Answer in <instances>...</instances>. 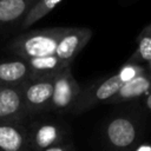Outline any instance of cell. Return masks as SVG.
Here are the masks:
<instances>
[{
  "label": "cell",
  "mask_w": 151,
  "mask_h": 151,
  "mask_svg": "<svg viewBox=\"0 0 151 151\" xmlns=\"http://www.w3.org/2000/svg\"><path fill=\"white\" fill-rule=\"evenodd\" d=\"M145 71H147V68H145L140 64L126 61L112 76L101 79L83 90L80 98L72 110V113H83L99 104H107L109 100L116 96V93L125 83L144 73Z\"/></svg>",
  "instance_id": "1"
},
{
  "label": "cell",
  "mask_w": 151,
  "mask_h": 151,
  "mask_svg": "<svg viewBox=\"0 0 151 151\" xmlns=\"http://www.w3.org/2000/svg\"><path fill=\"white\" fill-rule=\"evenodd\" d=\"M68 28L70 27H51L25 32L8 44V50L22 59L54 55L60 39Z\"/></svg>",
  "instance_id": "2"
},
{
  "label": "cell",
  "mask_w": 151,
  "mask_h": 151,
  "mask_svg": "<svg viewBox=\"0 0 151 151\" xmlns=\"http://www.w3.org/2000/svg\"><path fill=\"white\" fill-rule=\"evenodd\" d=\"M83 88L72 74L71 67L63 70L53 78V94L50 111L66 112L73 110L80 98Z\"/></svg>",
  "instance_id": "3"
},
{
  "label": "cell",
  "mask_w": 151,
  "mask_h": 151,
  "mask_svg": "<svg viewBox=\"0 0 151 151\" xmlns=\"http://www.w3.org/2000/svg\"><path fill=\"white\" fill-rule=\"evenodd\" d=\"M53 94V78L29 79L22 85V98L27 114L50 111Z\"/></svg>",
  "instance_id": "4"
},
{
  "label": "cell",
  "mask_w": 151,
  "mask_h": 151,
  "mask_svg": "<svg viewBox=\"0 0 151 151\" xmlns=\"http://www.w3.org/2000/svg\"><path fill=\"white\" fill-rule=\"evenodd\" d=\"M138 137L136 120L127 116H117L105 126V138L111 147L116 150L129 149Z\"/></svg>",
  "instance_id": "5"
},
{
  "label": "cell",
  "mask_w": 151,
  "mask_h": 151,
  "mask_svg": "<svg viewBox=\"0 0 151 151\" xmlns=\"http://www.w3.org/2000/svg\"><path fill=\"white\" fill-rule=\"evenodd\" d=\"M27 116L22 98V86L0 85V122L21 123Z\"/></svg>",
  "instance_id": "6"
},
{
  "label": "cell",
  "mask_w": 151,
  "mask_h": 151,
  "mask_svg": "<svg viewBox=\"0 0 151 151\" xmlns=\"http://www.w3.org/2000/svg\"><path fill=\"white\" fill-rule=\"evenodd\" d=\"M92 34L93 32L88 27H70L60 39L55 55L64 63L72 65L76 57L92 38Z\"/></svg>",
  "instance_id": "7"
},
{
  "label": "cell",
  "mask_w": 151,
  "mask_h": 151,
  "mask_svg": "<svg viewBox=\"0 0 151 151\" xmlns=\"http://www.w3.org/2000/svg\"><path fill=\"white\" fill-rule=\"evenodd\" d=\"M29 142L37 151H44L59 145L64 138L63 127L53 122H37L28 132Z\"/></svg>",
  "instance_id": "8"
},
{
  "label": "cell",
  "mask_w": 151,
  "mask_h": 151,
  "mask_svg": "<svg viewBox=\"0 0 151 151\" xmlns=\"http://www.w3.org/2000/svg\"><path fill=\"white\" fill-rule=\"evenodd\" d=\"M28 131L21 123L0 122V151H26Z\"/></svg>",
  "instance_id": "9"
},
{
  "label": "cell",
  "mask_w": 151,
  "mask_h": 151,
  "mask_svg": "<svg viewBox=\"0 0 151 151\" xmlns=\"http://www.w3.org/2000/svg\"><path fill=\"white\" fill-rule=\"evenodd\" d=\"M31 78V67L26 59L17 58L0 61V85L22 86Z\"/></svg>",
  "instance_id": "10"
},
{
  "label": "cell",
  "mask_w": 151,
  "mask_h": 151,
  "mask_svg": "<svg viewBox=\"0 0 151 151\" xmlns=\"http://www.w3.org/2000/svg\"><path fill=\"white\" fill-rule=\"evenodd\" d=\"M151 92V73L145 71L144 73L134 77L133 79L125 83L113 98L107 104H119L130 101L140 97H146Z\"/></svg>",
  "instance_id": "11"
},
{
  "label": "cell",
  "mask_w": 151,
  "mask_h": 151,
  "mask_svg": "<svg viewBox=\"0 0 151 151\" xmlns=\"http://www.w3.org/2000/svg\"><path fill=\"white\" fill-rule=\"evenodd\" d=\"M31 67V78L29 79H44V78H54L63 70L71 67V65L60 60L55 54L41 58L26 59Z\"/></svg>",
  "instance_id": "12"
},
{
  "label": "cell",
  "mask_w": 151,
  "mask_h": 151,
  "mask_svg": "<svg viewBox=\"0 0 151 151\" xmlns=\"http://www.w3.org/2000/svg\"><path fill=\"white\" fill-rule=\"evenodd\" d=\"M37 0H0V26L24 20Z\"/></svg>",
  "instance_id": "13"
},
{
  "label": "cell",
  "mask_w": 151,
  "mask_h": 151,
  "mask_svg": "<svg viewBox=\"0 0 151 151\" xmlns=\"http://www.w3.org/2000/svg\"><path fill=\"white\" fill-rule=\"evenodd\" d=\"M137 48L127 61L131 63H151V22L143 28V31L138 34L137 39Z\"/></svg>",
  "instance_id": "14"
},
{
  "label": "cell",
  "mask_w": 151,
  "mask_h": 151,
  "mask_svg": "<svg viewBox=\"0 0 151 151\" xmlns=\"http://www.w3.org/2000/svg\"><path fill=\"white\" fill-rule=\"evenodd\" d=\"M63 0H37L34 5L31 7L28 13L22 20L21 27L28 28L40 19H42L45 15H47L57 5H59Z\"/></svg>",
  "instance_id": "15"
},
{
  "label": "cell",
  "mask_w": 151,
  "mask_h": 151,
  "mask_svg": "<svg viewBox=\"0 0 151 151\" xmlns=\"http://www.w3.org/2000/svg\"><path fill=\"white\" fill-rule=\"evenodd\" d=\"M44 151H68V149H67L66 146H63L61 144H59V145L52 146V147H50V149H46V150H44Z\"/></svg>",
  "instance_id": "16"
},
{
  "label": "cell",
  "mask_w": 151,
  "mask_h": 151,
  "mask_svg": "<svg viewBox=\"0 0 151 151\" xmlns=\"http://www.w3.org/2000/svg\"><path fill=\"white\" fill-rule=\"evenodd\" d=\"M134 151H151V144H142Z\"/></svg>",
  "instance_id": "17"
},
{
  "label": "cell",
  "mask_w": 151,
  "mask_h": 151,
  "mask_svg": "<svg viewBox=\"0 0 151 151\" xmlns=\"http://www.w3.org/2000/svg\"><path fill=\"white\" fill-rule=\"evenodd\" d=\"M144 103H145V106L147 107V110H150V111H151V92L145 97Z\"/></svg>",
  "instance_id": "18"
},
{
  "label": "cell",
  "mask_w": 151,
  "mask_h": 151,
  "mask_svg": "<svg viewBox=\"0 0 151 151\" xmlns=\"http://www.w3.org/2000/svg\"><path fill=\"white\" fill-rule=\"evenodd\" d=\"M147 71L151 73V63H150V64H147Z\"/></svg>",
  "instance_id": "19"
}]
</instances>
